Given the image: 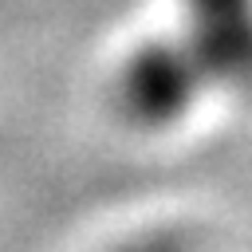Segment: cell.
<instances>
[{
    "label": "cell",
    "instance_id": "cell-1",
    "mask_svg": "<svg viewBox=\"0 0 252 252\" xmlns=\"http://www.w3.org/2000/svg\"><path fill=\"white\" fill-rule=\"evenodd\" d=\"M154 252H169V248H154Z\"/></svg>",
    "mask_w": 252,
    "mask_h": 252
}]
</instances>
